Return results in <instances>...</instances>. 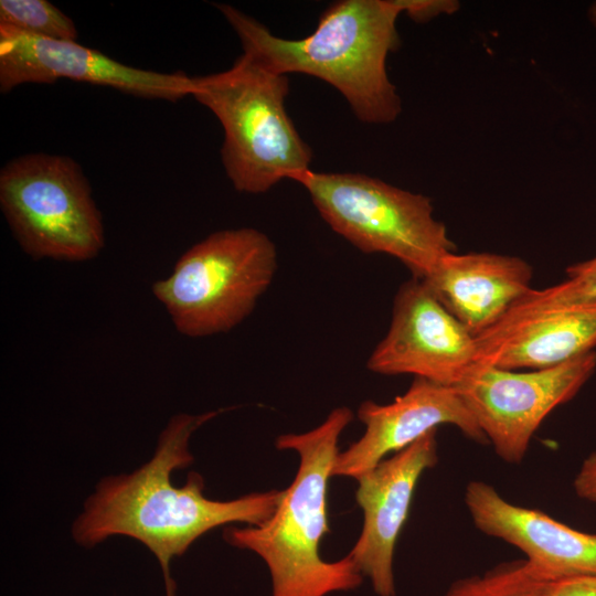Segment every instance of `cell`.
<instances>
[{
	"label": "cell",
	"instance_id": "cell-1",
	"mask_svg": "<svg viewBox=\"0 0 596 596\" xmlns=\"http://www.w3.org/2000/svg\"><path fill=\"white\" fill-rule=\"evenodd\" d=\"M223 411L172 416L149 461L131 473L106 477L96 486L74 521V540L85 547L114 535L141 542L159 561L167 596H174L170 562L183 555L198 538L228 523L265 522L277 508L281 490L219 501L204 497V481L198 472H190L182 487L171 481L175 469L193 461L189 449L192 434Z\"/></svg>",
	"mask_w": 596,
	"mask_h": 596
},
{
	"label": "cell",
	"instance_id": "cell-2",
	"mask_svg": "<svg viewBox=\"0 0 596 596\" xmlns=\"http://www.w3.org/2000/svg\"><path fill=\"white\" fill-rule=\"evenodd\" d=\"M237 34L243 52L268 70L318 77L345 98L356 118L387 124L401 99L386 71L400 44L397 0H341L320 15L311 34L298 40L273 34L263 23L230 4H216Z\"/></svg>",
	"mask_w": 596,
	"mask_h": 596
},
{
	"label": "cell",
	"instance_id": "cell-3",
	"mask_svg": "<svg viewBox=\"0 0 596 596\" xmlns=\"http://www.w3.org/2000/svg\"><path fill=\"white\" fill-rule=\"evenodd\" d=\"M352 419L353 412L340 406L308 432L279 435L276 448L299 457L292 482L281 490L277 508L265 522L223 531L230 545L254 552L265 562L272 596H327L354 590L363 582L348 555L328 562L319 553L320 541L330 532L327 490L338 441Z\"/></svg>",
	"mask_w": 596,
	"mask_h": 596
},
{
	"label": "cell",
	"instance_id": "cell-4",
	"mask_svg": "<svg viewBox=\"0 0 596 596\" xmlns=\"http://www.w3.org/2000/svg\"><path fill=\"white\" fill-rule=\"evenodd\" d=\"M287 75L243 52L226 71L192 76L193 96L224 130L222 162L234 189L258 194L310 170L312 152L285 108Z\"/></svg>",
	"mask_w": 596,
	"mask_h": 596
},
{
	"label": "cell",
	"instance_id": "cell-5",
	"mask_svg": "<svg viewBox=\"0 0 596 596\" xmlns=\"http://www.w3.org/2000/svg\"><path fill=\"white\" fill-rule=\"evenodd\" d=\"M277 269L272 240L253 227L223 230L191 246L151 290L183 336L228 332L254 310Z\"/></svg>",
	"mask_w": 596,
	"mask_h": 596
},
{
	"label": "cell",
	"instance_id": "cell-6",
	"mask_svg": "<svg viewBox=\"0 0 596 596\" xmlns=\"http://www.w3.org/2000/svg\"><path fill=\"white\" fill-rule=\"evenodd\" d=\"M296 182L336 233L362 253L395 257L415 278L425 279L456 249L423 194L361 173L308 170Z\"/></svg>",
	"mask_w": 596,
	"mask_h": 596
},
{
	"label": "cell",
	"instance_id": "cell-7",
	"mask_svg": "<svg viewBox=\"0 0 596 596\" xmlns=\"http://www.w3.org/2000/svg\"><path fill=\"white\" fill-rule=\"evenodd\" d=\"M0 206L18 244L34 259L86 262L105 245L89 182L67 156L28 153L4 164Z\"/></svg>",
	"mask_w": 596,
	"mask_h": 596
},
{
	"label": "cell",
	"instance_id": "cell-8",
	"mask_svg": "<svg viewBox=\"0 0 596 596\" xmlns=\"http://www.w3.org/2000/svg\"><path fill=\"white\" fill-rule=\"evenodd\" d=\"M595 370L594 350L529 372L476 363L454 387L496 454L519 464L544 418L571 401Z\"/></svg>",
	"mask_w": 596,
	"mask_h": 596
},
{
	"label": "cell",
	"instance_id": "cell-9",
	"mask_svg": "<svg viewBox=\"0 0 596 596\" xmlns=\"http://www.w3.org/2000/svg\"><path fill=\"white\" fill-rule=\"evenodd\" d=\"M476 360V337L424 280L412 277L398 288L387 333L370 354L366 368L381 375L411 374L454 387Z\"/></svg>",
	"mask_w": 596,
	"mask_h": 596
},
{
	"label": "cell",
	"instance_id": "cell-10",
	"mask_svg": "<svg viewBox=\"0 0 596 596\" xmlns=\"http://www.w3.org/2000/svg\"><path fill=\"white\" fill-rule=\"evenodd\" d=\"M61 78L171 102L191 96L192 92V76L184 73L134 67L77 41L46 39L0 25L2 94L22 84H53Z\"/></svg>",
	"mask_w": 596,
	"mask_h": 596
},
{
	"label": "cell",
	"instance_id": "cell-11",
	"mask_svg": "<svg viewBox=\"0 0 596 596\" xmlns=\"http://www.w3.org/2000/svg\"><path fill=\"white\" fill-rule=\"evenodd\" d=\"M436 432H429L355 479L363 526L347 555L363 577H369L377 596L396 594L395 546L421 476L438 461Z\"/></svg>",
	"mask_w": 596,
	"mask_h": 596
},
{
	"label": "cell",
	"instance_id": "cell-12",
	"mask_svg": "<svg viewBox=\"0 0 596 596\" xmlns=\"http://www.w3.org/2000/svg\"><path fill=\"white\" fill-rule=\"evenodd\" d=\"M356 415L364 433L339 451L332 477L356 479L389 454L403 450L439 425H453L466 437L488 444L455 387L421 377H414L407 391L391 403L362 402Z\"/></svg>",
	"mask_w": 596,
	"mask_h": 596
},
{
	"label": "cell",
	"instance_id": "cell-13",
	"mask_svg": "<svg viewBox=\"0 0 596 596\" xmlns=\"http://www.w3.org/2000/svg\"><path fill=\"white\" fill-rule=\"evenodd\" d=\"M465 503L479 531L515 546L551 578L596 575V534L513 504L485 481L467 485Z\"/></svg>",
	"mask_w": 596,
	"mask_h": 596
},
{
	"label": "cell",
	"instance_id": "cell-14",
	"mask_svg": "<svg viewBox=\"0 0 596 596\" xmlns=\"http://www.w3.org/2000/svg\"><path fill=\"white\" fill-rule=\"evenodd\" d=\"M522 258L494 253L445 255L422 279L441 305L473 336L497 324L532 288Z\"/></svg>",
	"mask_w": 596,
	"mask_h": 596
},
{
	"label": "cell",
	"instance_id": "cell-15",
	"mask_svg": "<svg viewBox=\"0 0 596 596\" xmlns=\"http://www.w3.org/2000/svg\"><path fill=\"white\" fill-rule=\"evenodd\" d=\"M476 342L478 364L550 369L596 347V305L504 317Z\"/></svg>",
	"mask_w": 596,
	"mask_h": 596
},
{
	"label": "cell",
	"instance_id": "cell-16",
	"mask_svg": "<svg viewBox=\"0 0 596 596\" xmlns=\"http://www.w3.org/2000/svg\"><path fill=\"white\" fill-rule=\"evenodd\" d=\"M552 579L524 558L459 578L441 596H550Z\"/></svg>",
	"mask_w": 596,
	"mask_h": 596
},
{
	"label": "cell",
	"instance_id": "cell-17",
	"mask_svg": "<svg viewBox=\"0 0 596 596\" xmlns=\"http://www.w3.org/2000/svg\"><path fill=\"white\" fill-rule=\"evenodd\" d=\"M567 278L549 288L531 289L503 316L596 305V257L566 269Z\"/></svg>",
	"mask_w": 596,
	"mask_h": 596
},
{
	"label": "cell",
	"instance_id": "cell-18",
	"mask_svg": "<svg viewBox=\"0 0 596 596\" xmlns=\"http://www.w3.org/2000/svg\"><path fill=\"white\" fill-rule=\"evenodd\" d=\"M0 25L46 39L77 40L74 21L46 0H1Z\"/></svg>",
	"mask_w": 596,
	"mask_h": 596
},
{
	"label": "cell",
	"instance_id": "cell-19",
	"mask_svg": "<svg viewBox=\"0 0 596 596\" xmlns=\"http://www.w3.org/2000/svg\"><path fill=\"white\" fill-rule=\"evenodd\" d=\"M400 9L415 22H428L440 14H453L459 9L455 0H397Z\"/></svg>",
	"mask_w": 596,
	"mask_h": 596
},
{
	"label": "cell",
	"instance_id": "cell-20",
	"mask_svg": "<svg viewBox=\"0 0 596 596\" xmlns=\"http://www.w3.org/2000/svg\"><path fill=\"white\" fill-rule=\"evenodd\" d=\"M550 596H596V575H576L552 579Z\"/></svg>",
	"mask_w": 596,
	"mask_h": 596
},
{
	"label": "cell",
	"instance_id": "cell-21",
	"mask_svg": "<svg viewBox=\"0 0 596 596\" xmlns=\"http://www.w3.org/2000/svg\"><path fill=\"white\" fill-rule=\"evenodd\" d=\"M573 488L581 499L596 505V450L583 460L574 478Z\"/></svg>",
	"mask_w": 596,
	"mask_h": 596
},
{
	"label": "cell",
	"instance_id": "cell-22",
	"mask_svg": "<svg viewBox=\"0 0 596 596\" xmlns=\"http://www.w3.org/2000/svg\"><path fill=\"white\" fill-rule=\"evenodd\" d=\"M589 17L594 25H596V3L590 7Z\"/></svg>",
	"mask_w": 596,
	"mask_h": 596
}]
</instances>
